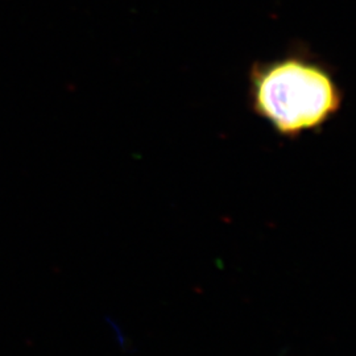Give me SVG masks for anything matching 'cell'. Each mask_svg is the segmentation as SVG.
Segmentation results:
<instances>
[{"mask_svg": "<svg viewBox=\"0 0 356 356\" xmlns=\"http://www.w3.org/2000/svg\"><path fill=\"white\" fill-rule=\"evenodd\" d=\"M248 95L254 114L285 139L321 131L343 106L332 70L304 51L254 64Z\"/></svg>", "mask_w": 356, "mask_h": 356, "instance_id": "6da1fadb", "label": "cell"}]
</instances>
